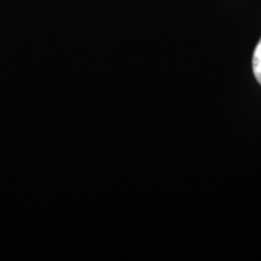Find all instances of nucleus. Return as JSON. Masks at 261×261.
Returning <instances> with one entry per match:
<instances>
[{
    "label": "nucleus",
    "instance_id": "nucleus-1",
    "mask_svg": "<svg viewBox=\"0 0 261 261\" xmlns=\"http://www.w3.org/2000/svg\"><path fill=\"white\" fill-rule=\"evenodd\" d=\"M252 71L255 75V80L261 84V39L252 54Z\"/></svg>",
    "mask_w": 261,
    "mask_h": 261
}]
</instances>
